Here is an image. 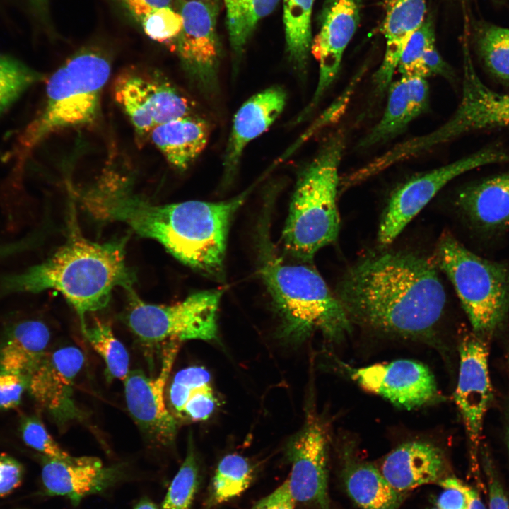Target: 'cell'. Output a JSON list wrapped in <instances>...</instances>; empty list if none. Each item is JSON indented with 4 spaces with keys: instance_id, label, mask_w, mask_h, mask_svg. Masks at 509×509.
I'll return each mask as SVG.
<instances>
[{
    "instance_id": "obj_28",
    "label": "cell",
    "mask_w": 509,
    "mask_h": 509,
    "mask_svg": "<svg viewBox=\"0 0 509 509\" xmlns=\"http://www.w3.org/2000/svg\"><path fill=\"white\" fill-rule=\"evenodd\" d=\"M346 491L361 509H397L403 498L375 467L365 463L349 466L344 475Z\"/></svg>"
},
{
    "instance_id": "obj_45",
    "label": "cell",
    "mask_w": 509,
    "mask_h": 509,
    "mask_svg": "<svg viewBox=\"0 0 509 509\" xmlns=\"http://www.w3.org/2000/svg\"><path fill=\"white\" fill-rule=\"evenodd\" d=\"M439 484L443 488L446 486H453L462 491L467 498V509H486L478 492L473 488L463 483L460 479L455 477H447L442 479L439 481Z\"/></svg>"
},
{
    "instance_id": "obj_27",
    "label": "cell",
    "mask_w": 509,
    "mask_h": 509,
    "mask_svg": "<svg viewBox=\"0 0 509 509\" xmlns=\"http://www.w3.org/2000/svg\"><path fill=\"white\" fill-rule=\"evenodd\" d=\"M49 339L48 327L40 320L16 324L0 351V371L21 375L28 380L47 353Z\"/></svg>"
},
{
    "instance_id": "obj_50",
    "label": "cell",
    "mask_w": 509,
    "mask_h": 509,
    "mask_svg": "<svg viewBox=\"0 0 509 509\" xmlns=\"http://www.w3.org/2000/svg\"><path fill=\"white\" fill-rule=\"evenodd\" d=\"M193 1H212V0H193Z\"/></svg>"
},
{
    "instance_id": "obj_46",
    "label": "cell",
    "mask_w": 509,
    "mask_h": 509,
    "mask_svg": "<svg viewBox=\"0 0 509 509\" xmlns=\"http://www.w3.org/2000/svg\"><path fill=\"white\" fill-rule=\"evenodd\" d=\"M488 509H509V501L500 481L491 471L488 473Z\"/></svg>"
},
{
    "instance_id": "obj_4",
    "label": "cell",
    "mask_w": 509,
    "mask_h": 509,
    "mask_svg": "<svg viewBox=\"0 0 509 509\" xmlns=\"http://www.w3.org/2000/svg\"><path fill=\"white\" fill-rule=\"evenodd\" d=\"M259 236V273L291 339H305L315 331L338 339L350 329L341 303L308 262L288 259L274 246L264 221Z\"/></svg>"
},
{
    "instance_id": "obj_1",
    "label": "cell",
    "mask_w": 509,
    "mask_h": 509,
    "mask_svg": "<svg viewBox=\"0 0 509 509\" xmlns=\"http://www.w3.org/2000/svg\"><path fill=\"white\" fill-rule=\"evenodd\" d=\"M435 261L405 252H385L352 267L338 298L349 320L411 339L430 337L446 296Z\"/></svg>"
},
{
    "instance_id": "obj_16",
    "label": "cell",
    "mask_w": 509,
    "mask_h": 509,
    "mask_svg": "<svg viewBox=\"0 0 509 509\" xmlns=\"http://www.w3.org/2000/svg\"><path fill=\"white\" fill-rule=\"evenodd\" d=\"M361 3V0H329L310 49V54L319 63L317 86L293 124L300 123L311 115L336 79L344 52L359 23Z\"/></svg>"
},
{
    "instance_id": "obj_20",
    "label": "cell",
    "mask_w": 509,
    "mask_h": 509,
    "mask_svg": "<svg viewBox=\"0 0 509 509\" xmlns=\"http://www.w3.org/2000/svg\"><path fill=\"white\" fill-rule=\"evenodd\" d=\"M387 93L382 116L358 141V148H369L396 138L428 108L430 95L426 78L401 76L391 83Z\"/></svg>"
},
{
    "instance_id": "obj_29",
    "label": "cell",
    "mask_w": 509,
    "mask_h": 509,
    "mask_svg": "<svg viewBox=\"0 0 509 509\" xmlns=\"http://www.w3.org/2000/svg\"><path fill=\"white\" fill-rule=\"evenodd\" d=\"M255 469L246 457L225 455L218 463L209 486L204 509H214L245 492L254 481Z\"/></svg>"
},
{
    "instance_id": "obj_40",
    "label": "cell",
    "mask_w": 509,
    "mask_h": 509,
    "mask_svg": "<svg viewBox=\"0 0 509 509\" xmlns=\"http://www.w3.org/2000/svg\"><path fill=\"white\" fill-rule=\"evenodd\" d=\"M23 471L17 460L7 455H0V497L9 494L20 486Z\"/></svg>"
},
{
    "instance_id": "obj_30",
    "label": "cell",
    "mask_w": 509,
    "mask_h": 509,
    "mask_svg": "<svg viewBox=\"0 0 509 509\" xmlns=\"http://www.w3.org/2000/svg\"><path fill=\"white\" fill-rule=\"evenodd\" d=\"M315 0H283L286 49L289 62L305 73L312 45L311 16Z\"/></svg>"
},
{
    "instance_id": "obj_7",
    "label": "cell",
    "mask_w": 509,
    "mask_h": 509,
    "mask_svg": "<svg viewBox=\"0 0 509 509\" xmlns=\"http://www.w3.org/2000/svg\"><path fill=\"white\" fill-rule=\"evenodd\" d=\"M436 265L452 283L472 325L483 339L491 335L509 312V269L473 253L444 233L435 249Z\"/></svg>"
},
{
    "instance_id": "obj_6",
    "label": "cell",
    "mask_w": 509,
    "mask_h": 509,
    "mask_svg": "<svg viewBox=\"0 0 509 509\" xmlns=\"http://www.w3.org/2000/svg\"><path fill=\"white\" fill-rule=\"evenodd\" d=\"M110 72V62L104 53L85 48L53 73L47 81L44 107L21 134L14 148L17 167H22L34 148L51 134L97 121Z\"/></svg>"
},
{
    "instance_id": "obj_48",
    "label": "cell",
    "mask_w": 509,
    "mask_h": 509,
    "mask_svg": "<svg viewBox=\"0 0 509 509\" xmlns=\"http://www.w3.org/2000/svg\"><path fill=\"white\" fill-rule=\"evenodd\" d=\"M133 509H159L158 505L148 497L141 498Z\"/></svg>"
},
{
    "instance_id": "obj_2",
    "label": "cell",
    "mask_w": 509,
    "mask_h": 509,
    "mask_svg": "<svg viewBox=\"0 0 509 509\" xmlns=\"http://www.w3.org/2000/svg\"><path fill=\"white\" fill-rule=\"evenodd\" d=\"M250 192L218 202L155 204L131 193L125 183L110 182L87 192L83 203L97 217L124 223L185 264L220 278L232 218Z\"/></svg>"
},
{
    "instance_id": "obj_25",
    "label": "cell",
    "mask_w": 509,
    "mask_h": 509,
    "mask_svg": "<svg viewBox=\"0 0 509 509\" xmlns=\"http://www.w3.org/2000/svg\"><path fill=\"white\" fill-rule=\"evenodd\" d=\"M209 138L206 120L191 115L156 127L148 139L176 170H186L205 148Z\"/></svg>"
},
{
    "instance_id": "obj_43",
    "label": "cell",
    "mask_w": 509,
    "mask_h": 509,
    "mask_svg": "<svg viewBox=\"0 0 509 509\" xmlns=\"http://www.w3.org/2000/svg\"><path fill=\"white\" fill-rule=\"evenodd\" d=\"M424 69L426 78L440 76L452 80L454 72L450 65L438 52L435 45L430 47L424 56Z\"/></svg>"
},
{
    "instance_id": "obj_39",
    "label": "cell",
    "mask_w": 509,
    "mask_h": 509,
    "mask_svg": "<svg viewBox=\"0 0 509 509\" xmlns=\"http://www.w3.org/2000/svg\"><path fill=\"white\" fill-rule=\"evenodd\" d=\"M28 380L18 374L0 371V409L18 405Z\"/></svg>"
},
{
    "instance_id": "obj_26",
    "label": "cell",
    "mask_w": 509,
    "mask_h": 509,
    "mask_svg": "<svg viewBox=\"0 0 509 509\" xmlns=\"http://www.w3.org/2000/svg\"><path fill=\"white\" fill-rule=\"evenodd\" d=\"M169 410L176 419L201 421L213 413L217 399L209 371L191 366L178 371L168 390Z\"/></svg>"
},
{
    "instance_id": "obj_22",
    "label": "cell",
    "mask_w": 509,
    "mask_h": 509,
    "mask_svg": "<svg viewBox=\"0 0 509 509\" xmlns=\"http://www.w3.org/2000/svg\"><path fill=\"white\" fill-rule=\"evenodd\" d=\"M382 32L385 39L382 61L373 75L375 93L380 97L393 81L402 54L412 35L425 20L426 0H384Z\"/></svg>"
},
{
    "instance_id": "obj_18",
    "label": "cell",
    "mask_w": 509,
    "mask_h": 509,
    "mask_svg": "<svg viewBox=\"0 0 509 509\" xmlns=\"http://www.w3.org/2000/svg\"><path fill=\"white\" fill-rule=\"evenodd\" d=\"M84 362L81 349L62 347L47 352L28 378V389L35 401L62 421L81 416L73 387Z\"/></svg>"
},
{
    "instance_id": "obj_14",
    "label": "cell",
    "mask_w": 509,
    "mask_h": 509,
    "mask_svg": "<svg viewBox=\"0 0 509 509\" xmlns=\"http://www.w3.org/2000/svg\"><path fill=\"white\" fill-rule=\"evenodd\" d=\"M180 342L171 339L165 343L156 377L133 370L124 380L126 404L131 417L150 440L162 445L170 444L177 431V421L166 406L164 392Z\"/></svg>"
},
{
    "instance_id": "obj_41",
    "label": "cell",
    "mask_w": 509,
    "mask_h": 509,
    "mask_svg": "<svg viewBox=\"0 0 509 509\" xmlns=\"http://www.w3.org/2000/svg\"><path fill=\"white\" fill-rule=\"evenodd\" d=\"M287 481L257 501L250 509H295Z\"/></svg>"
},
{
    "instance_id": "obj_38",
    "label": "cell",
    "mask_w": 509,
    "mask_h": 509,
    "mask_svg": "<svg viewBox=\"0 0 509 509\" xmlns=\"http://www.w3.org/2000/svg\"><path fill=\"white\" fill-rule=\"evenodd\" d=\"M139 24L150 39L168 43L175 41L180 34L182 18L179 11L168 6L151 12Z\"/></svg>"
},
{
    "instance_id": "obj_10",
    "label": "cell",
    "mask_w": 509,
    "mask_h": 509,
    "mask_svg": "<svg viewBox=\"0 0 509 509\" xmlns=\"http://www.w3.org/2000/svg\"><path fill=\"white\" fill-rule=\"evenodd\" d=\"M464 57L462 97L455 112L436 129L409 139L407 148L412 155L418 156L472 131L509 127V95L486 86L470 57Z\"/></svg>"
},
{
    "instance_id": "obj_31",
    "label": "cell",
    "mask_w": 509,
    "mask_h": 509,
    "mask_svg": "<svg viewBox=\"0 0 509 509\" xmlns=\"http://www.w3.org/2000/svg\"><path fill=\"white\" fill-rule=\"evenodd\" d=\"M229 42L237 60L258 23L276 8L280 0H223Z\"/></svg>"
},
{
    "instance_id": "obj_12",
    "label": "cell",
    "mask_w": 509,
    "mask_h": 509,
    "mask_svg": "<svg viewBox=\"0 0 509 509\" xmlns=\"http://www.w3.org/2000/svg\"><path fill=\"white\" fill-rule=\"evenodd\" d=\"M182 18L175 49L187 76L204 93L218 88L221 45L216 31L218 0H179Z\"/></svg>"
},
{
    "instance_id": "obj_32",
    "label": "cell",
    "mask_w": 509,
    "mask_h": 509,
    "mask_svg": "<svg viewBox=\"0 0 509 509\" xmlns=\"http://www.w3.org/2000/svg\"><path fill=\"white\" fill-rule=\"evenodd\" d=\"M474 41L479 57L490 74L509 85V28L477 23Z\"/></svg>"
},
{
    "instance_id": "obj_24",
    "label": "cell",
    "mask_w": 509,
    "mask_h": 509,
    "mask_svg": "<svg viewBox=\"0 0 509 509\" xmlns=\"http://www.w3.org/2000/svg\"><path fill=\"white\" fill-rule=\"evenodd\" d=\"M457 204L470 221L485 231L509 228V171L464 187Z\"/></svg>"
},
{
    "instance_id": "obj_5",
    "label": "cell",
    "mask_w": 509,
    "mask_h": 509,
    "mask_svg": "<svg viewBox=\"0 0 509 509\" xmlns=\"http://www.w3.org/2000/svg\"><path fill=\"white\" fill-rule=\"evenodd\" d=\"M345 143L343 131L332 134L298 176L281 236L291 258L310 262L318 250L337 238L339 168Z\"/></svg>"
},
{
    "instance_id": "obj_3",
    "label": "cell",
    "mask_w": 509,
    "mask_h": 509,
    "mask_svg": "<svg viewBox=\"0 0 509 509\" xmlns=\"http://www.w3.org/2000/svg\"><path fill=\"white\" fill-rule=\"evenodd\" d=\"M124 239L92 242L72 226L66 242L45 261L6 278L10 292L39 293L55 290L76 311L81 331L87 313L107 306L116 287L133 289L134 276L125 262Z\"/></svg>"
},
{
    "instance_id": "obj_21",
    "label": "cell",
    "mask_w": 509,
    "mask_h": 509,
    "mask_svg": "<svg viewBox=\"0 0 509 509\" xmlns=\"http://www.w3.org/2000/svg\"><path fill=\"white\" fill-rule=\"evenodd\" d=\"M119 466L105 467L99 459L88 464H71L44 457L42 481L46 493L68 498L78 505L90 495L105 491L123 476Z\"/></svg>"
},
{
    "instance_id": "obj_19",
    "label": "cell",
    "mask_w": 509,
    "mask_h": 509,
    "mask_svg": "<svg viewBox=\"0 0 509 509\" xmlns=\"http://www.w3.org/2000/svg\"><path fill=\"white\" fill-rule=\"evenodd\" d=\"M286 93L279 86L264 89L247 99L238 110L223 158V178L235 175L247 146L265 132L283 112Z\"/></svg>"
},
{
    "instance_id": "obj_23",
    "label": "cell",
    "mask_w": 509,
    "mask_h": 509,
    "mask_svg": "<svg viewBox=\"0 0 509 509\" xmlns=\"http://www.w3.org/2000/svg\"><path fill=\"white\" fill-rule=\"evenodd\" d=\"M444 468V457L438 447L426 442L411 441L390 452L379 470L393 488L404 493L439 482Z\"/></svg>"
},
{
    "instance_id": "obj_37",
    "label": "cell",
    "mask_w": 509,
    "mask_h": 509,
    "mask_svg": "<svg viewBox=\"0 0 509 509\" xmlns=\"http://www.w3.org/2000/svg\"><path fill=\"white\" fill-rule=\"evenodd\" d=\"M21 433L26 445L45 457L71 464H88L99 460L95 457L70 455L52 438L42 422L35 417H29L23 421Z\"/></svg>"
},
{
    "instance_id": "obj_8",
    "label": "cell",
    "mask_w": 509,
    "mask_h": 509,
    "mask_svg": "<svg viewBox=\"0 0 509 509\" xmlns=\"http://www.w3.org/2000/svg\"><path fill=\"white\" fill-rule=\"evenodd\" d=\"M124 321L145 346L153 348L171 339L210 341L217 334L221 292L204 291L172 305L143 301L133 289Z\"/></svg>"
},
{
    "instance_id": "obj_49",
    "label": "cell",
    "mask_w": 509,
    "mask_h": 509,
    "mask_svg": "<svg viewBox=\"0 0 509 509\" xmlns=\"http://www.w3.org/2000/svg\"><path fill=\"white\" fill-rule=\"evenodd\" d=\"M507 443H508V447L509 449V423H508V430H507Z\"/></svg>"
},
{
    "instance_id": "obj_42",
    "label": "cell",
    "mask_w": 509,
    "mask_h": 509,
    "mask_svg": "<svg viewBox=\"0 0 509 509\" xmlns=\"http://www.w3.org/2000/svg\"><path fill=\"white\" fill-rule=\"evenodd\" d=\"M138 23L148 14L160 8L171 6L172 0H118Z\"/></svg>"
},
{
    "instance_id": "obj_17",
    "label": "cell",
    "mask_w": 509,
    "mask_h": 509,
    "mask_svg": "<svg viewBox=\"0 0 509 509\" xmlns=\"http://www.w3.org/2000/svg\"><path fill=\"white\" fill-rule=\"evenodd\" d=\"M459 353V375L454 399L476 457L485 415L492 398L488 352L483 339L473 333L463 336Z\"/></svg>"
},
{
    "instance_id": "obj_13",
    "label": "cell",
    "mask_w": 509,
    "mask_h": 509,
    "mask_svg": "<svg viewBox=\"0 0 509 509\" xmlns=\"http://www.w3.org/2000/svg\"><path fill=\"white\" fill-rule=\"evenodd\" d=\"M327 450L328 435L322 421L309 414L286 450L291 464L286 481L296 503L329 509Z\"/></svg>"
},
{
    "instance_id": "obj_33",
    "label": "cell",
    "mask_w": 509,
    "mask_h": 509,
    "mask_svg": "<svg viewBox=\"0 0 509 509\" xmlns=\"http://www.w3.org/2000/svg\"><path fill=\"white\" fill-rule=\"evenodd\" d=\"M95 351L103 358L108 380H124L128 375L129 357L122 343L115 337L107 322L95 319L83 332Z\"/></svg>"
},
{
    "instance_id": "obj_34",
    "label": "cell",
    "mask_w": 509,
    "mask_h": 509,
    "mask_svg": "<svg viewBox=\"0 0 509 509\" xmlns=\"http://www.w3.org/2000/svg\"><path fill=\"white\" fill-rule=\"evenodd\" d=\"M199 482V464L190 442L186 456L171 481L160 509H191Z\"/></svg>"
},
{
    "instance_id": "obj_9",
    "label": "cell",
    "mask_w": 509,
    "mask_h": 509,
    "mask_svg": "<svg viewBox=\"0 0 509 509\" xmlns=\"http://www.w3.org/2000/svg\"><path fill=\"white\" fill-rule=\"evenodd\" d=\"M113 93L141 139L160 124L192 113L189 100L158 71H125L115 78Z\"/></svg>"
},
{
    "instance_id": "obj_15",
    "label": "cell",
    "mask_w": 509,
    "mask_h": 509,
    "mask_svg": "<svg viewBox=\"0 0 509 509\" xmlns=\"http://www.w3.org/2000/svg\"><path fill=\"white\" fill-rule=\"evenodd\" d=\"M344 368L362 388L401 408L421 407L440 398L434 375L418 361L400 359L360 368L344 365Z\"/></svg>"
},
{
    "instance_id": "obj_47",
    "label": "cell",
    "mask_w": 509,
    "mask_h": 509,
    "mask_svg": "<svg viewBox=\"0 0 509 509\" xmlns=\"http://www.w3.org/2000/svg\"><path fill=\"white\" fill-rule=\"evenodd\" d=\"M29 2L35 11L42 17H46L47 13L48 0H29Z\"/></svg>"
},
{
    "instance_id": "obj_11",
    "label": "cell",
    "mask_w": 509,
    "mask_h": 509,
    "mask_svg": "<svg viewBox=\"0 0 509 509\" xmlns=\"http://www.w3.org/2000/svg\"><path fill=\"white\" fill-rule=\"evenodd\" d=\"M509 161V154L488 147L451 163L416 175L392 194L380 224L379 242L392 243L408 223L449 182L479 167Z\"/></svg>"
},
{
    "instance_id": "obj_36",
    "label": "cell",
    "mask_w": 509,
    "mask_h": 509,
    "mask_svg": "<svg viewBox=\"0 0 509 509\" xmlns=\"http://www.w3.org/2000/svg\"><path fill=\"white\" fill-rule=\"evenodd\" d=\"M434 27L428 16L412 35L399 59L397 71L401 76L427 78L424 69V56L428 49L435 45Z\"/></svg>"
},
{
    "instance_id": "obj_35",
    "label": "cell",
    "mask_w": 509,
    "mask_h": 509,
    "mask_svg": "<svg viewBox=\"0 0 509 509\" xmlns=\"http://www.w3.org/2000/svg\"><path fill=\"white\" fill-rule=\"evenodd\" d=\"M45 76L22 62L0 54V114Z\"/></svg>"
},
{
    "instance_id": "obj_44",
    "label": "cell",
    "mask_w": 509,
    "mask_h": 509,
    "mask_svg": "<svg viewBox=\"0 0 509 509\" xmlns=\"http://www.w3.org/2000/svg\"><path fill=\"white\" fill-rule=\"evenodd\" d=\"M436 501L438 509H467V501L464 493L456 487L446 486Z\"/></svg>"
}]
</instances>
